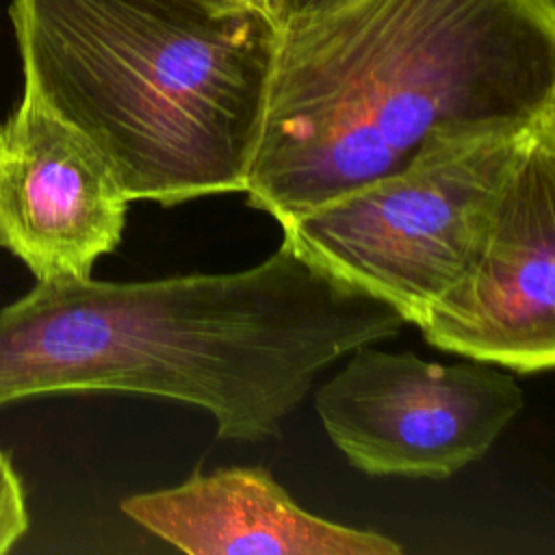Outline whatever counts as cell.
<instances>
[{"label":"cell","instance_id":"1","mask_svg":"<svg viewBox=\"0 0 555 555\" xmlns=\"http://www.w3.org/2000/svg\"><path fill=\"white\" fill-rule=\"evenodd\" d=\"M405 319L288 243L230 273L37 280L0 306V410L117 390L206 410L223 440L275 438L314 382Z\"/></svg>","mask_w":555,"mask_h":555},{"label":"cell","instance_id":"2","mask_svg":"<svg viewBox=\"0 0 555 555\" xmlns=\"http://www.w3.org/2000/svg\"><path fill=\"white\" fill-rule=\"evenodd\" d=\"M555 113V0H345L280 26L245 197L278 223L442 128Z\"/></svg>","mask_w":555,"mask_h":555},{"label":"cell","instance_id":"3","mask_svg":"<svg viewBox=\"0 0 555 555\" xmlns=\"http://www.w3.org/2000/svg\"><path fill=\"white\" fill-rule=\"evenodd\" d=\"M24 87L82 130L128 199L243 193L280 26L245 0H13Z\"/></svg>","mask_w":555,"mask_h":555},{"label":"cell","instance_id":"4","mask_svg":"<svg viewBox=\"0 0 555 555\" xmlns=\"http://www.w3.org/2000/svg\"><path fill=\"white\" fill-rule=\"evenodd\" d=\"M555 113L442 128L395 171L282 221L284 243L418 323L477 258L499 206Z\"/></svg>","mask_w":555,"mask_h":555},{"label":"cell","instance_id":"5","mask_svg":"<svg viewBox=\"0 0 555 555\" xmlns=\"http://www.w3.org/2000/svg\"><path fill=\"white\" fill-rule=\"evenodd\" d=\"M525 392L501 366L442 364L373 343L353 349L314 395L330 440L362 473L447 479L483 457Z\"/></svg>","mask_w":555,"mask_h":555},{"label":"cell","instance_id":"6","mask_svg":"<svg viewBox=\"0 0 555 555\" xmlns=\"http://www.w3.org/2000/svg\"><path fill=\"white\" fill-rule=\"evenodd\" d=\"M447 353L514 373L555 364V128L522 158L466 273L416 323Z\"/></svg>","mask_w":555,"mask_h":555},{"label":"cell","instance_id":"7","mask_svg":"<svg viewBox=\"0 0 555 555\" xmlns=\"http://www.w3.org/2000/svg\"><path fill=\"white\" fill-rule=\"evenodd\" d=\"M128 204L100 147L24 87L0 121V247L35 280L89 278L119 245Z\"/></svg>","mask_w":555,"mask_h":555},{"label":"cell","instance_id":"8","mask_svg":"<svg viewBox=\"0 0 555 555\" xmlns=\"http://www.w3.org/2000/svg\"><path fill=\"white\" fill-rule=\"evenodd\" d=\"M121 512L189 555H399L377 531L306 512L264 466L195 470L178 486L132 494Z\"/></svg>","mask_w":555,"mask_h":555},{"label":"cell","instance_id":"9","mask_svg":"<svg viewBox=\"0 0 555 555\" xmlns=\"http://www.w3.org/2000/svg\"><path fill=\"white\" fill-rule=\"evenodd\" d=\"M28 527L30 516L24 483L11 457L0 449V555L13 551L28 533Z\"/></svg>","mask_w":555,"mask_h":555},{"label":"cell","instance_id":"10","mask_svg":"<svg viewBox=\"0 0 555 555\" xmlns=\"http://www.w3.org/2000/svg\"><path fill=\"white\" fill-rule=\"evenodd\" d=\"M345 0H267V9L278 22V26H284L288 22L321 13L325 9H332Z\"/></svg>","mask_w":555,"mask_h":555},{"label":"cell","instance_id":"11","mask_svg":"<svg viewBox=\"0 0 555 555\" xmlns=\"http://www.w3.org/2000/svg\"><path fill=\"white\" fill-rule=\"evenodd\" d=\"M245 2H254V4H262V7H267V0H245Z\"/></svg>","mask_w":555,"mask_h":555}]
</instances>
